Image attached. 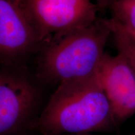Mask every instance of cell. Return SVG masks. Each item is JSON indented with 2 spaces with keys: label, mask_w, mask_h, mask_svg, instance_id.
I'll list each match as a JSON object with an SVG mask.
<instances>
[{
  "label": "cell",
  "mask_w": 135,
  "mask_h": 135,
  "mask_svg": "<svg viewBox=\"0 0 135 135\" xmlns=\"http://www.w3.org/2000/svg\"><path fill=\"white\" fill-rule=\"evenodd\" d=\"M38 86L27 76L4 70L0 74V135L30 130L38 117Z\"/></svg>",
  "instance_id": "obj_4"
},
{
  "label": "cell",
  "mask_w": 135,
  "mask_h": 135,
  "mask_svg": "<svg viewBox=\"0 0 135 135\" xmlns=\"http://www.w3.org/2000/svg\"><path fill=\"white\" fill-rule=\"evenodd\" d=\"M43 42L51 35L92 24L98 20L99 6L91 0H20Z\"/></svg>",
  "instance_id": "obj_3"
},
{
  "label": "cell",
  "mask_w": 135,
  "mask_h": 135,
  "mask_svg": "<svg viewBox=\"0 0 135 135\" xmlns=\"http://www.w3.org/2000/svg\"><path fill=\"white\" fill-rule=\"evenodd\" d=\"M98 76L118 127L135 113V75L125 57L105 53Z\"/></svg>",
  "instance_id": "obj_5"
},
{
  "label": "cell",
  "mask_w": 135,
  "mask_h": 135,
  "mask_svg": "<svg viewBox=\"0 0 135 135\" xmlns=\"http://www.w3.org/2000/svg\"><path fill=\"white\" fill-rule=\"evenodd\" d=\"M18 1H20V0H18Z\"/></svg>",
  "instance_id": "obj_13"
},
{
  "label": "cell",
  "mask_w": 135,
  "mask_h": 135,
  "mask_svg": "<svg viewBox=\"0 0 135 135\" xmlns=\"http://www.w3.org/2000/svg\"><path fill=\"white\" fill-rule=\"evenodd\" d=\"M117 128L97 74L59 84L30 130L60 135L109 133Z\"/></svg>",
  "instance_id": "obj_1"
},
{
  "label": "cell",
  "mask_w": 135,
  "mask_h": 135,
  "mask_svg": "<svg viewBox=\"0 0 135 135\" xmlns=\"http://www.w3.org/2000/svg\"><path fill=\"white\" fill-rule=\"evenodd\" d=\"M41 43L38 33L18 0H0L1 59L12 61Z\"/></svg>",
  "instance_id": "obj_6"
},
{
  "label": "cell",
  "mask_w": 135,
  "mask_h": 135,
  "mask_svg": "<svg viewBox=\"0 0 135 135\" xmlns=\"http://www.w3.org/2000/svg\"><path fill=\"white\" fill-rule=\"evenodd\" d=\"M111 30L105 20L56 34L44 47L38 62L39 77L58 83L97 75Z\"/></svg>",
  "instance_id": "obj_2"
},
{
  "label": "cell",
  "mask_w": 135,
  "mask_h": 135,
  "mask_svg": "<svg viewBox=\"0 0 135 135\" xmlns=\"http://www.w3.org/2000/svg\"><path fill=\"white\" fill-rule=\"evenodd\" d=\"M128 135H135V134H128Z\"/></svg>",
  "instance_id": "obj_12"
},
{
  "label": "cell",
  "mask_w": 135,
  "mask_h": 135,
  "mask_svg": "<svg viewBox=\"0 0 135 135\" xmlns=\"http://www.w3.org/2000/svg\"><path fill=\"white\" fill-rule=\"evenodd\" d=\"M15 135H40L38 133L35 132V131H32V130H28L26 131H24V132H22L20 133H18V134H15Z\"/></svg>",
  "instance_id": "obj_10"
},
{
  "label": "cell",
  "mask_w": 135,
  "mask_h": 135,
  "mask_svg": "<svg viewBox=\"0 0 135 135\" xmlns=\"http://www.w3.org/2000/svg\"><path fill=\"white\" fill-rule=\"evenodd\" d=\"M60 135H92L91 133H80V134H60Z\"/></svg>",
  "instance_id": "obj_11"
},
{
  "label": "cell",
  "mask_w": 135,
  "mask_h": 135,
  "mask_svg": "<svg viewBox=\"0 0 135 135\" xmlns=\"http://www.w3.org/2000/svg\"><path fill=\"white\" fill-rule=\"evenodd\" d=\"M97 1V4L98 5L99 8H104L106 6H111L113 3L116 0H95Z\"/></svg>",
  "instance_id": "obj_9"
},
{
  "label": "cell",
  "mask_w": 135,
  "mask_h": 135,
  "mask_svg": "<svg viewBox=\"0 0 135 135\" xmlns=\"http://www.w3.org/2000/svg\"><path fill=\"white\" fill-rule=\"evenodd\" d=\"M111 18L105 20L111 33H119L135 42V0H116L110 6Z\"/></svg>",
  "instance_id": "obj_7"
},
{
  "label": "cell",
  "mask_w": 135,
  "mask_h": 135,
  "mask_svg": "<svg viewBox=\"0 0 135 135\" xmlns=\"http://www.w3.org/2000/svg\"><path fill=\"white\" fill-rule=\"evenodd\" d=\"M113 34L118 53L125 57L135 75V42L121 34Z\"/></svg>",
  "instance_id": "obj_8"
}]
</instances>
